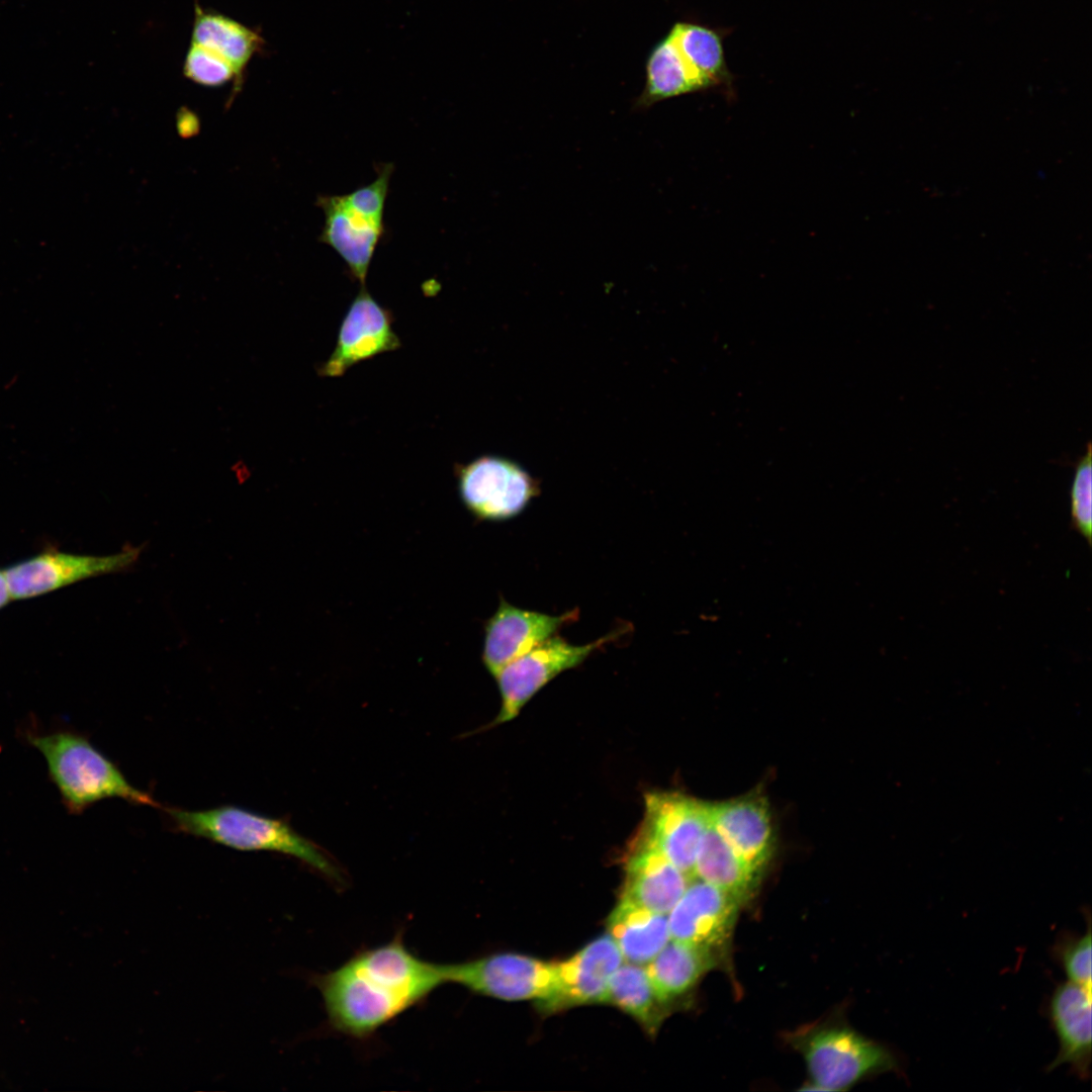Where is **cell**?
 I'll list each match as a JSON object with an SVG mask.
<instances>
[{
  "mask_svg": "<svg viewBox=\"0 0 1092 1092\" xmlns=\"http://www.w3.org/2000/svg\"><path fill=\"white\" fill-rule=\"evenodd\" d=\"M623 957L611 935L604 934L568 959L555 963L553 993L537 1002L542 1012L552 1013L583 1004L604 1003L611 977Z\"/></svg>",
  "mask_w": 1092,
  "mask_h": 1092,
  "instance_id": "12",
  "label": "cell"
},
{
  "mask_svg": "<svg viewBox=\"0 0 1092 1092\" xmlns=\"http://www.w3.org/2000/svg\"><path fill=\"white\" fill-rule=\"evenodd\" d=\"M191 41L224 59L236 71L241 91L252 59L266 48L261 32L210 8L194 6Z\"/></svg>",
  "mask_w": 1092,
  "mask_h": 1092,
  "instance_id": "18",
  "label": "cell"
},
{
  "mask_svg": "<svg viewBox=\"0 0 1092 1092\" xmlns=\"http://www.w3.org/2000/svg\"><path fill=\"white\" fill-rule=\"evenodd\" d=\"M1091 446L1075 468L1070 488V522L1092 546V465Z\"/></svg>",
  "mask_w": 1092,
  "mask_h": 1092,
  "instance_id": "26",
  "label": "cell"
},
{
  "mask_svg": "<svg viewBox=\"0 0 1092 1092\" xmlns=\"http://www.w3.org/2000/svg\"><path fill=\"white\" fill-rule=\"evenodd\" d=\"M393 316L361 286L342 322L336 347L318 368L325 377L342 376L353 365L400 347Z\"/></svg>",
  "mask_w": 1092,
  "mask_h": 1092,
  "instance_id": "11",
  "label": "cell"
},
{
  "mask_svg": "<svg viewBox=\"0 0 1092 1092\" xmlns=\"http://www.w3.org/2000/svg\"><path fill=\"white\" fill-rule=\"evenodd\" d=\"M11 599L8 582L4 571H0V608Z\"/></svg>",
  "mask_w": 1092,
  "mask_h": 1092,
  "instance_id": "28",
  "label": "cell"
},
{
  "mask_svg": "<svg viewBox=\"0 0 1092 1092\" xmlns=\"http://www.w3.org/2000/svg\"><path fill=\"white\" fill-rule=\"evenodd\" d=\"M1092 990L1071 981L1060 984L1049 1003V1015L1059 1040L1052 1071L1068 1065L1081 1079L1090 1076Z\"/></svg>",
  "mask_w": 1092,
  "mask_h": 1092,
  "instance_id": "17",
  "label": "cell"
},
{
  "mask_svg": "<svg viewBox=\"0 0 1092 1092\" xmlns=\"http://www.w3.org/2000/svg\"><path fill=\"white\" fill-rule=\"evenodd\" d=\"M705 90H709L707 85L688 66L667 34L648 56L645 86L635 107L648 108L661 100Z\"/></svg>",
  "mask_w": 1092,
  "mask_h": 1092,
  "instance_id": "23",
  "label": "cell"
},
{
  "mask_svg": "<svg viewBox=\"0 0 1092 1092\" xmlns=\"http://www.w3.org/2000/svg\"><path fill=\"white\" fill-rule=\"evenodd\" d=\"M740 905L727 892L694 878L667 915L669 936L717 950L728 940Z\"/></svg>",
  "mask_w": 1092,
  "mask_h": 1092,
  "instance_id": "14",
  "label": "cell"
},
{
  "mask_svg": "<svg viewBox=\"0 0 1092 1092\" xmlns=\"http://www.w3.org/2000/svg\"><path fill=\"white\" fill-rule=\"evenodd\" d=\"M394 166L378 164L375 180L343 195H318L324 212L318 241L344 261L350 277L365 286L375 250L384 235V208Z\"/></svg>",
  "mask_w": 1092,
  "mask_h": 1092,
  "instance_id": "4",
  "label": "cell"
},
{
  "mask_svg": "<svg viewBox=\"0 0 1092 1092\" xmlns=\"http://www.w3.org/2000/svg\"><path fill=\"white\" fill-rule=\"evenodd\" d=\"M314 983L333 1028L366 1038L445 981L442 965L418 958L395 936L356 953Z\"/></svg>",
  "mask_w": 1092,
  "mask_h": 1092,
  "instance_id": "1",
  "label": "cell"
},
{
  "mask_svg": "<svg viewBox=\"0 0 1092 1092\" xmlns=\"http://www.w3.org/2000/svg\"><path fill=\"white\" fill-rule=\"evenodd\" d=\"M182 72L186 79L204 87L216 88L232 82L231 101L240 92L234 68L217 54L195 42L190 41Z\"/></svg>",
  "mask_w": 1092,
  "mask_h": 1092,
  "instance_id": "25",
  "label": "cell"
},
{
  "mask_svg": "<svg viewBox=\"0 0 1092 1092\" xmlns=\"http://www.w3.org/2000/svg\"><path fill=\"white\" fill-rule=\"evenodd\" d=\"M694 876L727 892L741 904L753 896L761 877L729 846L711 824L700 842Z\"/></svg>",
  "mask_w": 1092,
  "mask_h": 1092,
  "instance_id": "21",
  "label": "cell"
},
{
  "mask_svg": "<svg viewBox=\"0 0 1092 1092\" xmlns=\"http://www.w3.org/2000/svg\"><path fill=\"white\" fill-rule=\"evenodd\" d=\"M26 739L42 755L49 777L70 814L79 815L109 798L135 805L159 806L150 794L132 786L84 735L60 729L48 733L28 732Z\"/></svg>",
  "mask_w": 1092,
  "mask_h": 1092,
  "instance_id": "2",
  "label": "cell"
},
{
  "mask_svg": "<svg viewBox=\"0 0 1092 1092\" xmlns=\"http://www.w3.org/2000/svg\"><path fill=\"white\" fill-rule=\"evenodd\" d=\"M795 1044L818 1090H846L867 1077L899 1070L889 1049L847 1027H816L799 1034Z\"/></svg>",
  "mask_w": 1092,
  "mask_h": 1092,
  "instance_id": "5",
  "label": "cell"
},
{
  "mask_svg": "<svg viewBox=\"0 0 1092 1092\" xmlns=\"http://www.w3.org/2000/svg\"><path fill=\"white\" fill-rule=\"evenodd\" d=\"M644 803V819L634 838L695 878L697 851L710 824L709 803L675 792H649Z\"/></svg>",
  "mask_w": 1092,
  "mask_h": 1092,
  "instance_id": "9",
  "label": "cell"
},
{
  "mask_svg": "<svg viewBox=\"0 0 1092 1092\" xmlns=\"http://www.w3.org/2000/svg\"><path fill=\"white\" fill-rule=\"evenodd\" d=\"M613 1004L632 1016L645 1030L654 1034L665 1013V1005L657 996L646 969L634 964H622L610 979L605 1002Z\"/></svg>",
  "mask_w": 1092,
  "mask_h": 1092,
  "instance_id": "24",
  "label": "cell"
},
{
  "mask_svg": "<svg viewBox=\"0 0 1092 1092\" xmlns=\"http://www.w3.org/2000/svg\"><path fill=\"white\" fill-rule=\"evenodd\" d=\"M608 929L623 959L639 966L652 961L670 939L667 914L622 898L608 918Z\"/></svg>",
  "mask_w": 1092,
  "mask_h": 1092,
  "instance_id": "19",
  "label": "cell"
},
{
  "mask_svg": "<svg viewBox=\"0 0 1092 1092\" xmlns=\"http://www.w3.org/2000/svg\"><path fill=\"white\" fill-rule=\"evenodd\" d=\"M628 628L617 629L596 641L573 645L558 634L505 665L495 675L500 694V709L488 727L516 718L522 708L550 680L561 672L580 665L592 653L612 643Z\"/></svg>",
  "mask_w": 1092,
  "mask_h": 1092,
  "instance_id": "6",
  "label": "cell"
},
{
  "mask_svg": "<svg viewBox=\"0 0 1092 1092\" xmlns=\"http://www.w3.org/2000/svg\"><path fill=\"white\" fill-rule=\"evenodd\" d=\"M460 498L480 521L503 522L522 514L540 493V484L518 463L484 455L455 467Z\"/></svg>",
  "mask_w": 1092,
  "mask_h": 1092,
  "instance_id": "7",
  "label": "cell"
},
{
  "mask_svg": "<svg viewBox=\"0 0 1092 1092\" xmlns=\"http://www.w3.org/2000/svg\"><path fill=\"white\" fill-rule=\"evenodd\" d=\"M692 879L660 851L634 838L625 862L621 898L651 911L668 914Z\"/></svg>",
  "mask_w": 1092,
  "mask_h": 1092,
  "instance_id": "16",
  "label": "cell"
},
{
  "mask_svg": "<svg viewBox=\"0 0 1092 1092\" xmlns=\"http://www.w3.org/2000/svg\"><path fill=\"white\" fill-rule=\"evenodd\" d=\"M709 818L729 846L762 875L775 850V831L766 799L754 793L709 803Z\"/></svg>",
  "mask_w": 1092,
  "mask_h": 1092,
  "instance_id": "15",
  "label": "cell"
},
{
  "mask_svg": "<svg viewBox=\"0 0 1092 1092\" xmlns=\"http://www.w3.org/2000/svg\"><path fill=\"white\" fill-rule=\"evenodd\" d=\"M166 813L180 832L237 850L291 855L333 880H341V872L322 848L281 819L230 805L199 811L167 808Z\"/></svg>",
  "mask_w": 1092,
  "mask_h": 1092,
  "instance_id": "3",
  "label": "cell"
},
{
  "mask_svg": "<svg viewBox=\"0 0 1092 1092\" xmlns=\"http://www.w3.org/2000/svg\"><path fill=\"white\" fill-rule=\"evenodd\" d=\"M1091 929L1083 935L1066 936L1055 945V956L1069 981L1092 990Z\"/></svg>",
  "mask_w": 1092,
  "mask_h": 1092,
  "instance_id": "27",
  "label": "cell"
},
{
  "mask_svg": "<svg viewBox=\"0 0 1092 1092\" xmlns=\"http://www.w3.org/2000/svg\"><path fill=\"white\" fill-rule=\"evenodd\" d=\"M442 967L445 983L505 1001H543L553 993L556 983L555 963L511 952Z\"/></svg>",
  "mask_w": 1092,
  "mask_h": 1092,
  "instance_id": "8",
  "label": "cell"
},
{
  "mask_svg": "<svg viewBox=\"0 0 1092 1092\" xmlns=\"http://www.w3.org/2000/svg\"><path fill=\"white\" fill-rule=\"evenodd\" d=\"M668 34L688 66L708 89L720 88L728 93L732 90L733 77L723 47L725 31L696 22L679 21L674 23Z\"/></svg>",
  "mask_w": 1092,
  "mask_h": 1092,
  "instance_id": "22",
  "label": "cell"
},
{
  "mask_svg": "<svg viewBox=\"0 0 1092 1092\" xmlns=\"http://www.w3.org/2000/svg\"><path fill=\"white\" fill-rule=\"evenodd\" d=\"M573 609L559 616L518 608L500 598L498 607L484 624L482 662L494 676L505 665L557 634L578 619Z\"/></svg>",
  "mask_w": 1092,
  "mask_h": 1092,
  "instance_id": "13",
  "label": "cell"
},
{
  "mask_svg": "<svg viewBox=\"0 0 1092 1092\" xmlns=\"http://www.w3.org/2000/svg\"><path fill=\"white\" fill-rule=\"evenodd\" d=\"M140 549L128 547L105 556L49 551L4 570L11 598L27 599L102 574L127 569Z\"/></svg>",
  "mask_w": 1092,
  "mask_h": 1092,
  "instance_id": "10",
  "label": "cell"
},
{
  "mask_svg": "<svg viewBox=\"0 0 1092 1092\" xmlns=\"http://www.w3.org/2000/svg\"><path fill=\"white\" fill-rule=\"evenodd\" d=\"M716 950L671 940L646 965V972L658 996L669 1005L688 994L701 978L715 968Z\"/></svg>",
  "mask_w": 1092,
  "mask_h": 1092,
  "instance_id": "20",
  "label": "cell"
}]
</instances>
